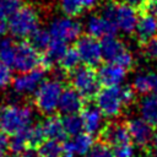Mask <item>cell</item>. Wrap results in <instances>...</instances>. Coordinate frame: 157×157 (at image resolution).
<instances>
[{"label":"cell","mask_w":157,"mask_h":157,"mask_svg":"<svg viewBox=\"0 0 157 157\" xmlns=\"http://www.w3.org/2000/svg\"><path fill=\"white\" fill-rule=\"evenodd\" d=\"M135 99V91L126 86H104L96 96V105L105 118H117Z\"/></svg>","instance_id":"1"},{"label":"cell","mask_w":157,"mask_h":157,"mask_svg":"<svg viewBox=\"0 0 157 157\" xmlns=\"http://www.w3.org/2000/svg\"><path fill=\"white\" fill-rule=\"evenodd\" d=\"M34 113L27 104L7 103L0 107V131L15 135L33 125Z\"/></svg>","instance_id":"2"},{"label":"cell","mask_w":157,"mask_h":157,"mask_svg":"<svg viewBox=\"0 0 157 157\" xmlns=\"http://www.w3.org/2000/svg\"><path fill=\"white\" fill-rule=\"evenodd\" d=\"M101 13L112 20L119 32L124 34L135 33L136 25L140 17L136 7L126 2H115L113 0H107L101 6Z\"/></svg>","instance_id":"3"},{"label":"cell","mask_w":157,"mask_h":157,"mask_svg":"<svg viewBox=\"0 0 157 157\" xmlns=\"http://www.w3.org/2000/svg\"><path fill=\"white\" fill-rule=\"evenodd\" d=\"M64 88L61 81L53 77L50 80H44L37 91L33 93L34 107L44 115L53 114L59 108L60 97Z\"/></svg>","instance_id":"4"},{"label":"cell","mask_w":157,"mask_h":157,"mask_svg":"<svg viewBox=\"0 0 157 157\" xmlns=\"http://www.w3.org/2000/svg\"><path fill=\"white\" fill-rule=\"evenodd\" d=\"M9 32L16 39L29 38L40 26L39 13L31 6H22L7 20Z\"/></svg>","instance_id":"5"},{"label":"cell","mask_w":157,"mask_h":157,"mask_svg":"<svg viewBox=\"0 0 157 157\" xmlns=\"http://www.w3.org/2000/svg\"><path fill=\"white\" fill-rule=\"evenodd\" d=\"M71 86L85 98L91 99L97 96L101 90V81L98 78V74L94 72L93 67L82 65L77 66L71 71L70 76Z\"/></svg>","instance_id":"6"},{"label":"cell","mask_w":157,"mask_h":157,"mask_svg":"<svg viewBox=\"0 0 157 157\" xmlns=\"http://www.w3.org/2000/svg\"><path fill=\"white\" fill-rule=\"evenodd\" d=\"M48 31L53 39L70 43L76 42L81 37L82 25L75 17L64 15L61 17H55L49 23Z\"/></svg>","instance_id":"7"},{"label":"cell","mask_w":157,"mask_h":157,"mask_svg":"<svg viewBox=\"0 0 157 157\" xmlns=\"http://www.w3.org/2000/svg\"><path fill=\"white\" fill-rule=\"evenodd\" d=\"M103 59L108 61L117 63L126 69H130L134 65V55L128 50L124 43L115 36L105 37L101 40Z\"/></svg>","instance_id":"8"},{"label":"cell","mask_w":157,"mask_h":157,"mask_svg":"<svg viewBox=\"0 0 157 157\" xmlns=\"http://www.w3.org/2000/svg\"><path fill=\"white\" fill-rule=\"evenodd\" d=\"M43 63V56H40L39 50L31 42H18L16 47L15 59L12 66L18 72L29 71L37 69Z\"/></svg>","instance_id":"9"},{"label":"cell","mask_w":157,"mask_h":157,"mask_svg":"<svg viewBox=\"0 0 157 157\" xmlns=\"http://www.w3.org/2000/svg\"><path fill=\"white\" fill-rule=\"evenodd\" d=\"M75 48H76L80 60L83 65H87L91 67L99 66V64L103 59V53H102L101 42L97 38H94L90 34L82 36L76 40Z\"/></svg>","instance_id":"10"},{"label":"cell","mask_w":157,"mask_h":157,"mask_svg":"<svg viewBox=\"0 0 157 157\" xmlns=\"http://www.w3.org/2000/svg\"><path fill=\"white\" fill-rule=\"evenodd\" d=\"M44 76H45V72L40 67L25 71V72H18V75H16L12 78V82H11L12 90L16 94H20V96L34 93L39 87V85L44 81Z\"/></svg>","instance_id":"11"},{"label":"cell","mask_w":157,"mask_h":157,"mask_svg":"<svg viewBox=\"0 0 157 157\" xmlns=\"http://www.w3.org/2000/svg\"><path fill=\"white\" fill-rule=\"evenodd\" d=\"M126 126H128L131 141L137 147L145 148L152 144V139L155 135L153 126L150 123H147L145 119H142L141 117L130 118L126 121Z\"/></svg>","instance_id":"12"},{"label":"cell","mask_w":157,"mask_h":157,"mask_svg":"<svg viewBox=\"0 0 157 157\" xmlns=\"http://www.w3.org/2000/svg\"><path fill=\"white\" fill-rule=\"evenodd\" d=\"M85 29L87 34L97 38V39H103L109 36H115L118 32V28L115 23L103 16L101 12L99 13H91L87 16L85 21Z\"/></svg>","instance_id":"13"},{"label":"cell","mask_w":157,"mask_h":157,"mask_svg":"<svg viewBox=\"0 0 157 157\" xmlns=\"http://www.w3.org/2000/svg\"><path fill=\"white\" fill-rule=\"evenodd\" d=\"M101 137L103 142H105L113 148L132 142L126 124L117 123V121L105 124V126L101 131Z\"/></svg>","instance_id":"14"},{"label":"cell","mask_w":157,"mask_h":157,"mask_svg":"<svg viewBox=\"0 0 157 157\" xmlns=\"http://www.w3.org/2000/svg\"><path fill=\"white\" fill-rule=\"evenodd\" d=\"M126 67L117 63L108 61L99 67L97 74L103 86H120L126 78Z\"/></svg>","instance_id":"15"},{"label":"cell","mask_w":157,"mask_h":157,"mask_svg":"<svg viewBox=\"0 0 157 157\" xmlns=\"http://www.w3.org/2000/svg\"><path fill=\"white\" fill-rule=\"evenodd\" d=\"M81 117L85 126V131L94 135V134H101L103 128L105 126L104 124V114L101 112V109L97 105H87L81 110Z\"/></svg>","instance_id":"16"},{"label":"cell","mask_w":157,"mask_h":157,"mask_svg":"<svg viewBox=\"0 0 157 157\" xmlns=\"http://www.w3.org/2000/svg\"><path fill=\"white\" fill-rule=\"evenodd\" d=\"M83 97L74 88L69 87L65 88L61 93L60 102H59V110L64 114H77L83 109Z\"/></svg>","instance_id":"17"},{"label":"cell","mask_w":157,"mask_h":157,"mask_svg":"<svg viewBox=\"0 0 157 157\" xmlns=\"http://www.w3.org/2000/svg\"><path fill=\"white\" fill-rule=\"evenodd\" d=\"M135 34L139 40L145 42L157 36V17L151 13H144L139 17Z\"/></svg>","instance_id":"18"},{"label":"cell","mask_w":157,"mask_h":157,"mask_svg":"<svg viewBox=\"0 0 157 157\" xmlns=\"http://www.w3.org/2000/svg\"><path fill=\"white\" fill-rule=\"evenodd\" d=\"M139 114L152 126H157V96L145 94L139 103Z\"/></svg>","instance_id":"19"},{"label":"cell","mask_w":157,"mask_h":157,"mask_svg":"<svg viewBox=\"0 0 157 157\" xmlns=\"http://www.w3.org/2000/svg\"><path fill=\"white\" fill-rule=\"evenodd\" d=\"M40 124L47 139H54L58 141H63L65 139L66 132L63 125V119H60L59 117L53 114L47 115V118Z\"/></svg>","instance_id":"20"},{"label":"cell","mask_w":157,"mask_h":157,"mask_svg":"<svg viewBox=\"0 0 157 157\" xmlns=\"http://www.w3.org/2000/svg\"><path fill=\"white\" fill-rule=\"evenodd\" d=\"M156 72L152 71H140L132 77L131 87L139 94H150L153 91Z\"/></svg>","instance_id":"21"},{"label":"cell","mask_w":157,"mask_h":157,"mask_svg":"<svg viewBox=\"0 0 157 157\" xmlns=\"http://www.w3.org/2000/svg\"><path fill=\"white\" fill-rule=\"evenodd\" d=\"M66 49H67V43L52 38L49 47L44 50L45 55L43 56V64L45 66H52L54 64H59L63 55L65 54Z\"/></svg>","instance_id":"22"},{"label":"cell","mask_w":157,"mask_h":157,"mask_svg":"<svg viewBox=\"0 0 157 157\" xmlns=\"http://www.w3.org/2000/svg\"><path fill=\"white\" fill-rule=\"evenodd\" d=\"M72 150L77 156H86L88 151L92 148L93 144V135L90 132H81L72 137V140L69 141Z\"/></svg>","instance_id":"23"},{"label":"cell","mask_w":157,"mask_h":157,"mask_svg":"<svg viewBox=\"0 0 157 157\" xmlns=\"http://www.w3.org/2000/svg\"><path fill=\"white\" fill-rule=\"evenodd\" d=\"M16 47H17V43L12 38L1 37L0 38V61H2L9 66H12Z\"/></svg>","instance_id":"24"},{"label":"cell","mask_w":157,"mask_h":157,"mask_svg":"<svg viewBox=\"0 0 157 157\" xmlns=\"http://www.w3.org/2000/svg\"><path fill=\"white\" fill-rule=\"evenodd\" d=\"M63 125L65 129L66 135L69 136H76L78 134H81L85 130L83 126V121H82V117L77 114H67L64 115L63 118Z\"/></svg>","instance_id":"25"},{"label":"cell","mask_w":157,"mask_h":157,"mask_svg":"<svg viewBox=\"0 0 157 157\" xmlns=\"http://www.w3.org/2000/svg\"><path fill=\"white\" fill-rule=\"evenodd\" d=\"M38 150L42 157H60L63 152V145L58 140L48 139L38 146Z\"/></svg>","instance_id":"26"},{"label":"cell","mask_w":157,"mask_h":157,"mask_svg":"<svg viewBox=\"0 0 157 157\" xmlns=\"http://www.w3.org/2000/svg\"><path fill=\"white\" fill-rule=\"evenodd\" d=\"M80 63L81 60L76 48H67L59 64H60V67H63L65 71H72L78 66Z\"/></svg>","instance_id":"27"},{"label":"cell","mask_w":157,"mask_h":157,"mask_svg":"<svg viewBox=\"0 0 157 157\" xmlns=\"http://www.w3.org/2000/svg\"><path fill=\"white\" fill-rule=\"evenodd\" d=\"M23 6V0H0V18L9 20Z\"/></svg>","instance_id":"28"},{"label":"cell","mask_w":157,"mask_h":157,"mask_svg":"<svg viewBox=\"0 0 157 157\" xmlns=\"http://www.w3.org/2000/svg\"><path fill=\"white\" fill-rule=\"evenodd\" d=\"M31 43L40 52V50H45L50 42H52V36L49 33V31H45V29H42V28H38L31 37Z\"/></svg>","instance_id":"29"},{"label":"cell","mask_w":157,"mask_h":157,"mask_svg":"<svg viewBox=\"0 0 157 157\" xmlns=\"http://www.w3.org/2000/svg\"><path fill=\"white\" fill-rule=\"evenodd\" d=\"M59 6L64 15L71 17L78 16L85 10L82 0H59Z\"/></svg>","instance_id":"30"},{"label":"cell","mask_w":157,"mask_h":157,"mask_svg":"<svg viewBox=\"0 0 157 157\" xmlns=\"http://www.w3.org/2000/svg\"><path fill=\"white\" fill-rule=\"evenodd\" d=\"M27 134H28V140H29V146L32 147H37L39 146L44 139H45V134L43 131L42 124H36V125H31L27 129Z\"/></svg>","instance_id":"31"},{"label":"cell","mask_w":157,"mask_h":157,"mask_svg":"<svg viewBox=\"0 0 157 157\" xmlns=\"http://www.w3.org/2000/svg\"><path fill=\"white\" fill-rule=\"evenodd\" d=\"M141 50L146 59L151 61H156L157 60V36L142 42Z\"/></svg>","instance_id":"32"},{"label":"cell","mask_w":157,"mask_h":157,"mask_svg":"<svg viewBox=\"0 0 157 157\" xmlns=\"http://www.w3.org/2000/svg\"><path fill=\"white\" fill-rule=\"evenodd\" d=\"M86 157H115L114 151L105 142H99L92 146Z\"/></svg>","instance_id":"33"},{"label":"cell","mask_w":157,"mask_h":157,"mask_svg":"<svg viewBox=\"0 0 157 157\" xmlns=\"http://www.w3.org/2000/svg\"><path fill=\"white\" fill-rule=\"evenodd\" d=\"M12 72H11V66L4 64L0 61V90L7 87L12 82Z\"/></svg>","instance_id":"34"},{"label":"cell","mask_w":157,"mask_h":157,"mask_svg":"<svg viewBox=\"0 0 157 157\" xmlns=\"http://www.w3.org/2000/svg\"><path fill=\"white\" fill-rule=\"evenodd\" d=\"M115 157H135V148L132 144H125L121 146H118L113 148Z\"/></svg>","instance_id":"35"},{"label":"cell","mask_w":157,"mask_h":157,"mask_svg":"<svg viewBox=\"0 0 157 157\" xmlns=\"http://www.w3.org/2000/svg\"><path fill=\"white\" fill-rule=\"evenodd\" d=\"M10 151V139L2 131H0V157H7V152Z\"/></svg>","instance_id":"36"},{"label":"cell","mask_w":157,"mask_h":157,"mask_svg":"<svg viewBox=\"0 0 157 157\" xmlns=\"http://www.w3.org/2000/svg\"><path fill=\"white\" fill-rule=\"evenodd\" d=\"M144 9L147 13H151L157 17V0H146Z\"/></svg>","instance_id":"37"},{"label":"cell","mask_w":157,"mask_h":157,"mask_svg":"<svg viewBox=\"0 0 157 157\" xmlns=\"http://www.w3.org/2000/svg\"><path fill=\"white\" fill-rule=\"evenodd\" d=\"M18 157H42V155H40V152H39L38 148L29 146V147H27L26 150H23V151L20 153Z\"/></svg>","instance_id":"38"},{"label":"cell","mask_w":157,"mask_h":157,"mask_svg":"<svg viewBox=\"0 0 157 157\" xmlns=\"http://www.w3.org/2000/svg\"><path fill=\"white\" fill-rule=\"evenodd\" d=\"M77 155L75 153V151L72 150L71 145L69 144V141H66L64 145H63V152H61V156L60 157H76Z\"/></svg>","instance_id":"39"},{"label":"cell","mask_w":157,"mask_h":157,"mask_svg":"<svg viewBox=\"0 0 157 157\" xmlns=\"http://www.w3.org/2000/svg\"><path fill=\"white\" fill-rule=\"evenodd\" d=\"M101 2H102V0H82L83 9H86V10L94 9V7H96V6H98Z\"/></svg>","instance_id":"40"},{"label":"cell","mask_w":157,"mask_h":157,"mask_svg":"<svg viewBox=\"0 0 157 157\" xmlns=\"http://www.w3.org/2000/svg\"><path fill=\"white\" fill-rule=\"evenodd\" d=\"M6 32H9V23H7V20L0 18V37H4Z\"/></svg>","instance_id":"41"},{"label":"cell","mask_w":157,"mask_h":157,"mask_svg":"<svg viewBox=\"0 0 157 157\" xmlns=\"http://www.w3.org/2000/svg\"><path fill=\"white\" fill-rule=\"evenodd\" d=\"M124 2H126V4H129V5H131V6L137 9V7H144L146 0H124Z\"/></svg>","instance_id":"42"},{"label":"cell","mask_w":157,"mask_h":157,"mask_svg":"<svg viewBox=\"0 0 157 157\" xmlns=\"http://www.w3.org/2000/svg\"><path fill=\"white\" fill-rule=\"evenodd\" d=\"M152 152H153V155L157 157V131L155 132V135H153V139H152Z\"/></svg>","instance_id":"43"},{"label":"cell","mask_w":157,"mask_h":157,"mask_svg":"<svg viewBox=\"0 0 157 157\" xmlns=\"http://www.w3.org/2000/svg\"><path fill=\"white\" fill-rule=\"evenodd\" d=\"M152 93H155L157 96V72H156V78H155V85H153V91Z\"/></svg>","instance_id":"44"}]
</instances>
